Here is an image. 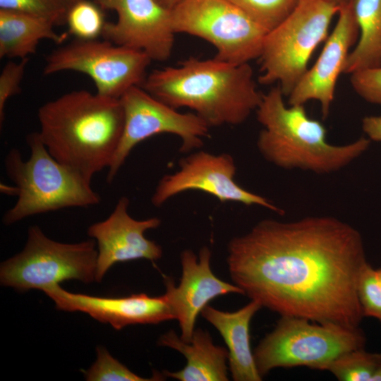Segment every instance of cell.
<instances>
[{
	"mask_svg": "<svg viewBox=\"0 0 381 381\" xmlns=\"http://www.w3.org/2000/svg\"><path fill=\"white\" fill-rule=\"evenodd\" d=\"M359 40L349 52L344 73L381 66V0H352Z\"/></svg>",
	"mask_w": 381,
	"mask_h": 381,
	"instance_id": "21",
	"label": "cell"
},
{
	"mask_svg": "<svg viewBox=\"0 0 381 381\" xmlns=\"http://www.w3.org/2000/svg\"><path fill=\"white\" fill-rule=\"evenodd\" d=\"M105 23L103 9L93 1L81 0L67 12L68 33L76 39H97L102 36Z\"/></svg>",
	"mask_w": 381,
	"mask_h": 381,
	"instance_id": "24",
	"label": "cell"
},
{
	"mask_svg": "<svg viewBox=\"0 0 381 381\" xmlns=\"http://www.w3.org/2000/svg\"><path fill=\"white\" fill-rule=\"evenodd\" d=\"M37 117L40 138L58 162L90 182L109 168L124 125L119 99L74 90L42 104Z\"/></svg>",
	"mask_w": 381,
	"mask_h": 381,
	"instance_id": "2",
	"label": "cell"
},
{
	"mask_svg": "<svg viewBox=\"0 0 381 381\" xmlns=\"http://www.w3.org/2000/svg\"><path fill=\"white\" fill-rule=\"evenodd\" d=\"M43 292L54 302L56 309L85 313L116 330L130 325L157 324L175 319L164 295L151 297L142 293L120 298L100 297L68 292L59 284Z\"/></svg>",
	"mask_w": 381,
	"mask_h": 381,
	"instance_id": "16",
	"label": "cell"
},
{
	"mask_svg": "<svg viewBox=\"0 0 381 381\" xmlns=\"http://www.w3.org/2000/svg\"><path fill=\"white\" fill-rule=\"evenodd\" d=\"M184 1L186 0H157L162 6L171 11Z\"/></svg>",
	"mask_w": 381,
	"mask_h": 381,
	"instance_id": "31",
	"label": "cell"
},
{
	"mask_svg": "<svg viewBox=\"0 0 381 381\" xmlns=\"http://www.w3.org/2000/svg\"><path fill=\"white\" fill-rule=\"evenodd\" d=\"M45 61L44 75L83 73L93 80L97 94L120 99L130 88L142 85L152 59L141 50L106 40L75 39L54 50Z\"/></svg>",
	"mask_w": 381,
	"mask_h": 381,
	"instance_id": "10",
	"label": "cell"
},
{
	"mask_svg": "<svg viewBox=\"0 0 381 381\" xmlns=\"http://www.w3.org/2000/svg\"><path fill=\"white\" fill-rule=\"evenodd\" d=\"M376 270L377 277L380 282L381 283V268H380L378 270Z\"/></svg>",
	"mask_w": 381,
	"mask_h": 381,
	"instance_id": "35",
	"label": "cell"
},
{
	"mask_svg": "<svg viewBox=\"0 0 381 381\" xmlns=\"http://www.w3.org/2000/svg\"><path fill=\"white\" fill-rule=\"evenodd\" d=\"M29 58L18 62L10 61L4 66L0 74V123L5 118L6 103L11 97L21 92L20 83L25 74Z\"/></svg>",
	"mask_w": 381,
	"mask_h": 381,
	"instance_id": "28",
	"label": "cell"
},
{
	"mask_svg": "<svg viewBox=\"0 0 381 381\" xmlns=\"http://www.w3.org/2000/svg\"><path fill=\"white\" fill-rule=\"evenodd\" d=\"M368 263L359 231L327 216L263 219L228 245L232 281L251 300L282 316L359 327L357 295Z\"/></svg>",
	"mask_w": 381,
	"mask_h": 381,
	"instance_id": "1",
	"label": "cell"
},
{
	"mask_svg": "<svg viewBox=\"0 0 381 381\" xmlns=\"http://www.w3.org/2000/svg\"><path fill=\"white\" fill-rule=\"evenodd\" d=\"M158 344L181 353L187 363L181 370L163 374L180 381H227L228 350L215 345L207 331L195 329L189 342L183 341L174 330L162 334Z\"/></svg>",
	"mask_w": 381,
	"mask_h": 381,
	"instance_id": "19",
	"label": "cell"
},
{
	"mask_svg": "<svg viewBox=\"0 0 381 381\" xmlns=\"http://www.w3.org/2000/svg\"><path fill=\"white\" fill-rule=\"evenodd\" d=\"M69 8L71 6L76 4L77 2L81 1V0H61Z\"/></svg>",
	"mask_w": 381,
	"mask_h": 381,
	"instance_id": "34",
	"label": "cell"
},
{
	"mask_svg": "<svg viewBox=\"0 0 381 381\" xmlns=\"http://www.w3.org/2000/svg\"><path fill=\"white\" fill-rule=\"evenodd\" d=\"M336 25L315 64L308 70L289 96V104L320 102L323 119L328 116L334 100L336 83L343 73L350 48L356 43L359 28L351 2L340 8Z\"/></svg>",
	"mask_w": 381,
	"mask_h": 381,
	"instance_id": "17",
	"label": "cell"
},
{
	"mask_svg": "<svg viewBox=\"0 0 381 381\" xmlns=\"http://www.w3.org/2000/svg\"><path fill=\"white\" fill-rule=\"evenodd\" d=\"M94 239L65 243L48 238L41 229L29 228L24 248L1 262L0 283L20 292L44 291L65 280L96 281L97 249Z\"/></svg>",
	"mask_w": 381,
	"mask_h": 381,
	"instance_id": "8",
	"label": "cell"
},
{
	"mask_svg": "<svg viewBox=\"0 0 381 381\" xmlns=\"http://www.w3.org/2000/svg\"><path fill=\"white\" fill-rule=\"evenodd\" d=\"M357 295L363 317L375 318L381 323V283L368 262L360 274Z\"/></svg>",
	"mask_w": 381,
	"mask_h": 381,
	"instance_id": "27",
	"label": "cell"
},
{
	"mask_svg": "<svg viewBox=\"0 0 381 381\" xmlns=\"http://www.w3.org/2000/svg\"><path fill=\"white\" fill-rule=\"evenodd\" d=\"M371 381H381V363L373 375Z\"/></svg>",
	"mask_w": 381,
	"mask_h": 381,
	"instance_id": "33",
	"label": "cell"
},
{
	"mask_svg": "<svg viewBox=\"0 0 381 381\" xmlns=\"http://www.w3.org/2000/svg\"><path fill=\"white\" fill-rule=\"evenodd\" d=\"M140 87L176 109H190L210 127L241 124L262 97L248 63L235 64L214 57H189L177 66L153 70Z\"/></svg>",
	"mask_w": 381,
	"mask_h": 381,
	"instance_id": "3",
	"label": "cell"
},
{
	"mask_svg": "<svg viewBox=\"0 0 381 381\" xmlns=\"http://www.w3.org/2000/svg\"><path fill=\"white\" fill-rule=\"evenodd\" d=\"M279 85L272 87L262 94L255 110L264 127L257 147L270 163L284 169L327 174L346 167L369 147L370 140L364 137L344 145L328 143L323 124L309 118L304 105L287 107Z\"/></svg>",
	"mask_w": 381,
	"mask_h": 381,
	"instance_id": "4",
	"label": "cell"
},
{
	"mask_svg": "<svg viewBox=\"0 0 381 381\" xmlns=\"http://www.w3.org/2000/svg\"><path fill=\"white\" fill-rule=\"evenodd\" d=\"M92 1L118 16L116 22H106L102 34L104 40L141 50L152 61H164L170 57L175 35L171 10L157 0Z\"/></svg>",
	"mask_w": 381,
	"mask_h": 381,
	"instance_id": "13",
	"label": "cell"
},
{
	"mask_svg": "<svg viewBox=\"0 0 381 381\" xmlns=\"http://www.w3.org/2000/svg\"><path fill=\"white\" fill-rule=\"evenodd\" d=\"M262 305L251 300L235 312H224L210 306L201 311L202 317L220 333L229 352V364L235 381H260L253 353L250 346V322Z\"/></svg>",
	"mask_w": 381,
	"mask_h": 381,
	"instance_id": "18",
	"label": "cell"
},
{
	"mask_svg": "<svg viewBox=\"0 0 381 381\" xmlns=\"http://www.w3.org/2000/svg\"><path fill=\"white\" fill-rule=\"evenodd\" d=\"M129 204L127 197H121L106 219L94 223L87 229V235L97 245V282L117 262L138 259L153 262L162 255L161 246L145 236V232L157 228L161 220L157 217L133 219L128 213Z\"/></svg>",
	"mask_w": 381,
	"mask_h": 381,
	"instance_id": "14",
	"label": "cell"
},
{
	"mask_svg": "<svg viewBox=\"0 0 381 381\" xmlns=\"http://www.w3.org/2000/svg\"><path fill=\"white\" fill-rule=\"evenodd\" d=\"M282 316L276 327L261 340L253 356L260 375L276 368L306 366L329 369L349 351L364 348L366 338L359 328Z\"/></svg>",
	"mask_w": 381,
	"mask_h": 381,
	"instance_id": "6",
	"label": "cell"
},
{
	"mask_svg": "<svg viewBox=\"0 0 381 381\" xmlns=\"http://www.w3.org/2000/svg\"><path fill=\"white\" fill-rule=\"evenodd\" d=\"M236 173L235 162L229 154L213 155L203 150L193 152L180 160L177 171L160 179L151 202L159 207L177 194L195 190L207 193L222 202L260 205L279 214L284 213L265 198L240 186L234 181Z\"/></svg>",
	"mask_w": 381,
	"mask_h": 381,
	"instance_id": "12",
	"label": "cell"
},
{
	"mask_svg": "<svg viewBox=\"0 0 381 381\" xmlns=\"http://www.w3.org/2000/svg\"><path fill=\"white\" fill-rule=\"evenodd\" d=\"M380 363L381 353H369L361 348L338 356L328 370L340 381H371Z\"/></svg>",
	"mask_w": 381,
	"mask_h": 381,
	"instance_id": "22",
	"label": "cell"
},
{
	"mask_svg": "<svg viewBox=\"0 0 381 381\" xmlns=\"http://www.w3.org/2000/svg\"><path fill=\"white\" fill-rule=\"evenodd\" d=\"M124 112L121 138L108 168L107 181L111 183L131 150L140 142L155 135L171 133L181 140V152H188L203 145L210 126L194 112L180 113L155 98L140 86L127 90L119 99Z\"/></svg>",
	"mask_w": 381,
	"mask_h": 381,
	"instance_id": "11",
	"label": "cell"
},
{
	"mask_svg": "<svg viewBox=\"0 0 381 381\" xmlns=\"http://www.w3.org/2000/svg\"><path fill=\"white\" fill-rule=\"evenodd\" d=\"M0 9L45 18L55 25L66 23L68 10L61 0H0Z\"/></svg>",
	"mask_w": 381,
	"mask_h": 381,
	"instance_id": "26",
	"label": "cell"
},
{
	"mask_svg": "<svg viewBox=\"0 0 381 381\" xmlns=\"http://www.w3.org/2000/svg\"><path fill=\"white\" fill-rule=\"evenodd\" d=\"M210 250L200 248L198 257L190 249L181 253L182 275L180 284L175 286L169 277H164V294L179 321L181 339L189 342L195 330L197 317L207 303L217 296L230 293L243 294L236 284L217 278L210 268Z\"/></svg>",
	"mask_w": 381,
	"mask_h": 381,
	"instance_id": "15",
	"label": "cell"
},
{
	"mask_svg": "<svg viewBox=\"0 0 381 381\" xmlns=\"http://www.w3.org/2000/svg\"><path fill=\"white\" fill-rule=\"evenodd\" d=\"M267 32L294 11L300 0H229Z\"/></svg>",
	"mask_w": 381,
	"mask_h": 381,
	"instance_id": "23",
	"label": "cell"
},
{
	"mask_svg": "<svg viewBox=\"0 0 381 381\" xmlns=\"http://www.w3.org/2000/svg\"><path fill=\"white\" fill-rule=\"evenodd\" d=\"M362 128L370 140L381 142V116L364 117Z\"/></svg>",
	"mask_w": 381,
	"mask_h": 381,
	"instance_id": "30",
	"label": "cell"
},
{
	"mask_svg": "<svg viewBox=\"0 0 381 381\" xmlns=\"http://www.w3.org/2000/svg\"><path fill=\"white\" fill-rule=\"evenodd\" d=\"M339 9L323 0H300L288 18L265 35L259 83H278L284 96L289 97L307 72L313 52L326 38Z\"/></svg>",
	"mask_w": 381,
	"mask_h": 381,
	"instance_id": "7",
	"label": "cell"
},
{
	"mask_svg": "<svg viewBox=\"0 0 381 381\" xmlns=\"http://www.w3.org/2000/svg\"><path fill=\"white\" fill-rule=\"evenodd\" d=\"M54 26L45 18L0 9V58H28L42 40L64 42L68 33H57Z\"/></svg>",
	"mask_w": 381,
	"mask_h": 381,
	"instance_id": "20",
	"label": "cell"
},
{
	"mask_svg": "<svg viewBox=\"0 0 381 381\" xmlns=\"http://www.w3.org/2000/svg\"><path fill=\"white\" fill-rule=\"evenodd\" d=\"M354 91L365 101L381 105V66L364 69L351 74Z\"/></svg>",
	"mask_w": 381,
	"mask_h": 381,
	"instance_id": "29",
	"label": "cell"
},
{
	"mask_svg": "<svg viewBox=\"0 0 381 381\" xmlns=\"http://www.w3.org/2000/svg\"><path fill=\"white\" fill-rule=\"evenodd\" d=\"M323 1L332 4L340 8L350 4L352 0H323Z\"/></svg>",
	"mask_w": 381,
	"mask_h": 381,
	"instance_id": "32",
	"label": "cell"
},
{
	"mask_svg": "<svg viewBox=\"0 0 381 381\" xmlns=\"http://www.w3.org/2000/svg\"><path fill=\"white\" fill-rule=\"evenodd\" d=\"M97 359L87 370H83L87 381H150L162 380L163 376L154 373L150 378L140 377L114 358L102 346L97 347Z\"/></svg>",
	"mask_w": 381,
	"mask_h": 381,
	"instance_id": "25",
	"label": "cell"
},
{
	"mask_svg": "<svg viewBox=\"0 0 381 381\" xmlns=\"http://www.w3.org/2000/svg\"><path fill=\"white\" fill-rule=\"evenodd\" d=\"M26 142L30 150L27 160L16 148L4 159L6 175L14 184L17 196L16 204L3 216L5 225L35 214L100 202V195L92 188L91 182L53 157L38 132L29 133Z\"/></svg>",
	"mask_w": 381,
	"mask_h": 381,
	"instance_id": "5",
	"label": "cell"
},
{
	"mask_svg": "<svg viewBox=\"0 0 381 381\" xmlns=\"http://www.w3.org/2000/svg\"><path fill=\"white\" fill-rule=\"evenodd\" d=\"M175 33L202 38L215 59L235 64L259 58L267 31L229 0H186L171 10Z\"/></svg>",
	"mask_w": 381,
	"mask_h": 381,
	"instance_id": "9",
	"label": "cell"
}]
</instances>
